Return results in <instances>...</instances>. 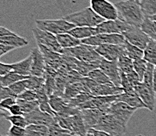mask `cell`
I'll return each instance as SVG.
<instances>
[{"instance_id":"obj_1","label":"cell","mask_w":156,"mask_h":136,"mask_svg":"<svg viewBox=\"0 0 156 136\" xmlns=\"http://www.w3.org/2000/svg\"><path fill=\"white\" fill-rule=\"evenodd\" d=\"M115 6L119 13V19L133 27L140 28L146 17L139 3L129 0H123L115 2Z\"/></svg>"},{"instance_id":"obj_4","label":"cell","mask_w":156,"mask_h":136,"mask_svg":"<svg viewBox=\"0 0 156 136\" xmlns=\"http://www.w3.org/2000/svg\"><path fill=\"white\" fill-rule=\"evenodd\" d=\"M126 126L127 124L118 119L113 114L107 113L101 117L94 128L103 131L112 136H122L125 134Z\"/></svg>"},{"instance_id":"obj_21","label":"cell","mask_w":156,"mask_h":136,"mask_svg":"<svg viewBox=\"0 0 156 136\" xmlns=\"http://www.w3.org/2000/svg\"><path fill=\"white\" fill-rule=\"evenodd\" d=\"M31 64H32V56L30 54L23 60L11 63V66L13 72L20 75L28 77L31 75Z\"/></svg>"},{"instance_id":"obj_44","label":"cell","mask_w":156,"mask_h":136,"mask_svg":"<svg viewBox=\"0 0 156 136\" xmlns=\"http://www.w3.org/2000/svg\"><path fill=\"white\" fill-rule=\"evenodd\" d=\"M17 99L16 98H9V99H3V100H1V103H0V107H1V110H7L10 107H12L13 105L17 103Z\"/></svg>"},{"instance_id":"obj_41","label":"cell","mask_w":156,"mask_h":136,"mask_svg":"<svg viewBox=\"0 0 156 136\" xmlns=\"http://www.w3.org/2000/svg\"><path fill=\"white\" fill-rule=\"evenodd\" d=\"M17 99H23L26 101H37V93L35 91L27 89L25 92L18 96Z\"/></svg>"},{"instance_id":"obj_34","label":"cell","mask_w":156,"mask_h":136,"mask_svg":"<svg viewBox=\"0 0 156 136\" xmlns=\"http://www.w3.org/2000/svg\"><path fill=\"white\" fill-rule=\"evenodd\" d=\"M139 4L146 18L156 15V0H142Z\"/></svg>"},{"instance_id":"obj_31","label":"cell","mask_w":156,"mask_h":136,"mask_svg":"<svg viewBox=\"0 0 156 136\" xmlns=\"http://www.w3.org/2000/svg\"><path fill=\"white\" fill-rule=\"evenodd\" d=\"M1 116L5 118L6 121L10 122L11 124L14 125V126L26 128L29 125L28 123V121H27V119H26L24 115H6L2 110Z\"/></svg>"},{"instance_id":"obj_55","label":"cell","mask_w":156,"mask_h":136,"mask_svg":"<svg viewBox=\"0 0 156 136\" xmlns=\"http://www.w3.org/2000/svg\"><path fill=\"white\" fill-rule=\"evenodd\" d=\"M136 136H144V135H143V134H137Z\"/></svg>"},{"instance_id":"obj_14","label":"cell","mask_w":156,"mask_h":136,"mask_svg":"<svg viewBox=\"0 0 156 136\" xmlns=\"http://www.w3.org/2000/svg\"><path fill=\"white\" fill-rule=\"evenodd\" d=\"M99 68L108 77L112 84L115 86L121 87V71L118 65V61H109L103 58Z\"/></svg>"},{"instance_id":"obj_46","label":"cell","mask_w":156,"mask_h":136,"mask_svg":"<svg viewBox=\"0 0 156 136\" xmlns=\"http://www.w3.org/2000/svg\"><path fill=\"white\" fill-rule=\"evenodd\" d=\"M12 71H13V68H12L11 64L0 63V76L1 77L6 75Z\"/></svg>"},{"instance_id":"obj_49","label":"cell","mask_w":156,"mask_h":136,"mask_svg":"<svg viewBox=\"0 0 156 136\" xmlns=\"http://www.w3.org/2000/svg\"><path fill=\"white\" fill-rule=\"evenodd\" d=\"M14 49H16V48H14V47L6 46V45L0 44V56H3L5 54L8 53L13 51Z\"/></svg>"},{"instance_id":"obj_43","label":"cell","mask_w":156,"mask_h":136,"mask_svg":"<svg viewBox=\"0 0 156 136\" xmlns=\"http://www.w3.org/2000/svg\"><path fill=\"white\" fill-rule=\"evenodd\" d=\"M26 133V128L17 127L14 125H11L8 131V135L9 136H24Z\"/></svg>"},{"instance_id":"obj_52","label":"cell","mask_w":156,"mask_h":136,"mask_svg":"<svg viewBox=\"0 0 156 136\" xmlns=\"http://www.w3.org/2000/svg\"><path fill=\"white\" fill-rule=\"evenodd\" d=\"M149 19H151V20H154V21H156V15H154V16H153V17H149Z\"/></svg>"},{"instance_id":"obj_20","label":"cell","mask_w":156,"mask_h":136,"mask_svg":"<svg viewBox=\"0 0 156 136\" xmlns=\"http://www.w3.org/2000/svg\"><path fill=\"white\" fill-rule=\"evenodd\" d=\"M117 101L123 102V103L128 104L129 107L136 109V110L141 108L147 109V106L143 103V101L140 99V98L136 94V92L131 94L123 92L122 94L119 95Z\"/></svg>"},{"instance_id":"obj_38","label":"cell","mask_w":156,"mask_h":136,"mask_svg":"<svg viewBox=\"0 0 156 136\" xmlns=\"http://www.w3.org/2000/svg\"><path fill=\"white\" fill-rule=\"evenodd\" d=\"M49 134L50 136H76L72 131L62 128L57 122L49 127Z\"/></svg>"},{"instance_id":"obj_6","label":"cell","mask_w":156,"mask_h":136,"mask_svg":"<svg viewBox=\"0 0 156 136\" xmlns=\"http://www.w3.org/2000/svg\"><path fill=\"white\" fill-rule=\"evenodd\" d=\"M35 25L36 28L55 35L68 33V31L75 28L74 24L69 23L64 18L58 20H36Z\"/></svg>"},{"instance_id":"obj_28","label":"cell","mask_w":156,"mask_h":136,"mask_svg":"<svg viewBox=\"0 0 156 136\" xmlns=\"http://www.w3.org/2000/svg\"><path fill=\"white\" fill-rule=\"evenodd\" d=\"M88 77L91 80H93L97 84H99V85H109V84H112V81L108 78V77L100 68H97V69L93 70L89 74Z\"/></svg>"},{"instance_id":"obj_11","label":"cell","mask_w":156,"mask_h":136,"mask_svg":"<svg viewBox=\"0 0 156 136\" xmlns=\"http://www.w3.org/2000/svg\"><path fill=\"white\" fill-rule=\"evenodd\" d=\"M131 25L125 21L117 19L115 20H105L97 27L98 35L100 34H122L126 31Z\"/></svg>"},{"instance_id":"obj_24","label":"cell","mask_w":156,"mask_h":136,"mask_svg":"<svg viewBox=\"0 0 156 136\" xmlns=\"http://www.w3.org/2000/svg\"><path fill=\"white\" fill-rule=\"evenodd\" d=\"M56 36H57L59 44L62 47L63 49L74 48V47L79 46L82 44L81 40L75 39L68 33L61 34V35H56Z\"/></svg>"},{"instance_id":"obj_42","label":"cell","mask_w":156,"mask_h":136,"mask_svg":"<svg viewBox=\"0 0 156 136\" xmlns=\"http://www.w3.org/2000/svg\"><path fill=\"white\" fill-rule=\"evenodd\" d=\"M9 98H16L17 99V96L12 92V90L9 87H2L1 86L0 88V99H9Z\"/></svg>"},{"instance_id":"obj_12","label":"cell","mask_w":156,"mask_h":136,"mask_svg":"<svg viewBox=\"0 0 156 136\" xmlns=\"http://www.w3.org/2000/svg\"><path fill=\"white\" fill-rule=\"evenodd\" d=\"M95 49L101 56L109 61H118L122 55H126L124 45H101Z\"/></svg>"},{"instance_id":"obj_39","label":"cell","mask_w":156,"mask_h":136,"mask_svg":"<svg viewBox=\"0 0 156 136\" xmlns=\"http://www.w3.org/2000/svg\"><path fill=\"white\" fill-rule=\"evenodd\" d=\"M147 63H148L144 59H137L133 60V69L134 71L138 74L139 77L140 78L141 81H143L144 75L145 74V71L147 70Z\"/></svg>"},{"instance_id":"obj_17","label":"cell","mask_w":156,"mask_h":136,"mask_svg":"<svg viewBox=\"0 0 156 136\" xmlns=\"http://www.w3.org/2000/svg\"><path fill=\"white\" fill-rule=\"evenodd\" d=\"M139 97L140 98L143 103L147 106V110L153 111L155 108V92L153 89H151L148 87L144 85L143 83H140L137 86L134 88Z\"/></svg>"},{"instance_id":"obj_47","label":"cell","mask_w":156,"mask_h":136,"mask_svg":"<svg viewBox=\"0 0 156 136\" xmlns=\"http://www.w3.org/2000/svg\"><path fill=\"white\" fill-rule=\"evenodd\" d=\"M8 111L10 113L11 115H24L22 110H21V108H20V107L17 103L9 107L8 109Z\"/></svg>"},{"instance_id":"obj_15","label":"cell","mask_w":156,"mask_h":136,"mask_svg":"<svg viewBox=\"0 0 156 136\" xmlns=\"http://www.w3.org/2000/svg\"><path fill=\"white\" fill-rule=\"evenodd\" d=\"M24 116L28 121V124L45 125L49 127L56 123L54 117L42 111L39 107L29 114H24Z\"/></svg>"},{"instance_id":"obj_8","label":"cell","mask_w":156,"mask_h":136,"mask_svg":"<svg viewBox=\"0 0 156 136\" xmlns=\"http://www.w3.org/2000/svg\"><path fill=\"white\" fill-rule=\"evenodd\" d=\"M32 33L38 46H43L57 53L63 54V49L57 41V36L48 31L36 28L32 29Z\"/></svg>"},{"instance_id":"obj_19","label":"cell","mask_w":156,"mask_h":136,"mask_svg":"<svg viewBox=\"0 0 156 136\" xmlns=\"http://www.w3.org/2000/svg\"><path fill=\"white\" fill-rule=\"evenodd\" d=\"M80 114L83 117L85 124L89 129L94 127L105 113L98 109H85L80 110Z\"/></svg>"},{"instance_id":"obj_25","label":"cell","mask_w":156,"mask_h":136,"mask_svg":"<svg viewBox=\"0 0 156 136\" xmlns=\"http://www.w3.org/2000/svg\"><path fill=\"white\" fill-rule=\"evenodd\" d=\"M30 76L25 77V76L20 75V74L12 71L9 73L8 74L2 77H0V82H1V86L2 87H9L10 85H13L15 83L18 82V81H23L29 78Z\"/></svg>"},{"instance_id":"obj_36","label":"cell","mask_w":156,"mask_h":136,"mask_svg":"<svg viewBox=\"0 0 156 136\" xmlns=\"http://www.w3.org/2000/svg\"><path fill=\"white\" fill-rule=\"evenodd\" d=\"M17 103L21 108L23 114H27L35 110V109L39 107V102L38 101H26L23 99H17Z\"/></svg>"},{"instance_id":"obj_13","label":"cell","mask_w":156,"mask_h":136,"mask_svg":"<svg viewBox=\"0 0 156 136\" xmlns=\"http://www.w3.org/2000/svg\"><path fill=\"white\" fill-rule=\"evenodd\" d=\"M136 110H137L136 109L129 107L126 103L116 101L111 106L107 113L113 114L118 119H119L126 124H127L131 117Z\"/></svg>"},{"instance_id":"obj_9","label":"cell","mask_w":156,"mask_h":136,"mask_svg":"<svg viewBox=\"0 0 156 136\" xmlns=\"http://www.w3.org/2000/svg\"><path fill=\"white\" fill-rule=\"evenodd\" d=\"M125 42V37L122 34H100L82 40L83 44L91 46L93 47H98L101 45L107 44L123 45Z\"/></svg>"},{"instance_id":"obj_27","label":"cell","mask_w":156,"mask_h":136,"mask_svg":"<svg viewBox=\"0 0 156 136\" xmlns=\"http://www.w3.org/2000/svg\"><path fill=\"white\" fill-rule=\"evenodd\" d=\"M24 136H50L49 127L45 125L29 124L26 127Z\"/></svg>"},{"instance_id":"obj_7","label":"cell","mask_w":156,"mask_h":136,"mask_svg":"<svg viewBox=\"0 0 156 136\" xmlns=\"http://www.w3.org/2000/svg\"><path fill=\"white\" fill-rule=\"evenodd\" d=\"M90 8L105 20L119 19V13L115 4L108 0H90Z\"/></svg>"},{"instance_id":"obj_53","label":"cell","mask_w":156,"mask_h":136,"mask_svg":"<svg viewBox=\"0 0 156 136\" xmlns=\"http://www.w3.org/2000/svg\"><path fill=\"white\" fill-rule=\"evenodd\" d=\"M140 1H142V0H136V2H137V3H140Z\"/></svg>"},{"instance_id":"obj_35","label":"cell","mask_w":156,"mask_h":136,"mask_svg":"<svg viewBox=\"0 0 156 136\" xmlns=\"http://www.w3.org/2000/svg\"><path fill=\"white\" fill-rule=\"evenodd\" d=\"M25 83L27 89L36 92L38 89L44 86L46 80H45V77H39L31 75L28 79L25 80Z\"/></svg>"},{"instance_id":"obj_29","label":"cell","mask_w":156,"mask_h":136,"mask_svg":"<svg viewBox=\"0 0 156 136\" xmlns=\"http://www.w3.org/2000/svg\"><path fill=\"white\" fill-rule=\"evenodd\" d=\"M144 53V59L156 67V41L151 39Z\"/></svg>"},{"instance_id":"obj_33","label":"cell","mask_w":156,"mask_h":136,"mask_svg":"<svg viewBox=\"0 0 156 136\" xmlns=\"http://www.w3.org/2000/svg\"><path fill=\"white\" fill-rule=\"evenodd\" d=\"M140 29L152 40L156 41V21L145 18L140 26Z\"/></svg>"},{"instance_id":"obj_32","label":"cell","mask_w":156,"mask_h":136,"mask_svg":"<svg viewBox=\"0 0 156 136\" xmlns=\"http://www.w3.org/2000/svg\"><path fill=\"white\" fill-rule=\"evenodd\" d=\"M124 47H125L126 55L128 57H129L133 60L137 59H143L144 58V50L140 49L138 47L135 46H133L132 44L129 43L126 40L125 43H124Z\"/></svg>"},{"instance_id":"obj_48","label":"cell","mask_w":156,"mask_h":136,"mask_svg":"<svg viewBox=\"0 0 156 136\" xmlns=\"http://www.w3.org/2000/svg\"><path fill=\"white\" fill-rule=\"evenodd\" d=\"M87 132L91 134L93 136H112L110 134H108V133L105 132V131H103L98 130V129H95L94 128V127L89 128Z\"/></svg>"},{"instance_id":"obj_23","label":"cell","mask_w":156,"mask_h":136,"mask_svg":"<svg viewBox=\"0 0 156 136\" xmlns=\"http://www.w3.org/2000/svg\"><path fill=\"white\" fill-rule=\"evenodd\" d=\"M0 44L6 45V46H12L16 49H19L28 46V42L26 39L17 35H13V36L1 37L0 38Z\"/></svg>"},{"instance_id":"obj_50","label":"cell","mask_w":156,"mask_h":136,"mask_svg":"<svg viewBox=\"0 0 156 136\" xmlns=\"http://www.w3.org/2000/svg\"><path fill=\"white\" fill-rule=\"evenodd\" d=\"M13 35H17V34L11 31L8 28H5V27H1L0 28V38L6 37V36H13Z\"/></svg>"},{"instance_id":"obj_56","label":"cell","mask_w":156,"mask_h":136,"mask_svg":"<svg viewBox=\"0 0 156 136\" xmlns=\"http://www.w3.org/2000/svg\"><path fill=\"white\" fill-rule=\"evenodd\" d=\"M1 136H3V135H1ZM6 136H9V135H6Z\"/></svg>"},{"instance_id":"obj_30","label":"cell","mask_w":156,"mask_h":136,"mask_svg":"<svg viewBox=\"0 0 156 136\" xmlns=\"http://www.w3.org/2000/svg\"><path fill=\"white\" fill-rule=\"evenodd\" d=\"M118 65L120 71L126 74H130L134 71L133 60L126 55H122L118 59Z\"/></svg>"},{"instance_id":"obj_45","label":"cell","mask_w":156,"mask_h":136,"mask_svg":"<svg viewBox=\"0 0 156 136\" xmlns=\"http://www.w3.org/2000/svg\"><path fill=\"white\" fill-rule=\"evenodd\" d=\"M126 75H127V77H128L129 81V83H130V85H132L133 88L137 86L139 84H140V83L142 82L139 76H138V74H136L135 71H133V73H130V74H126Z\"/></svg>"},{"instance_id":"obj_40","label":"cell","mask_w":156,"mask_h":136,"mask_svg":"<svg viewBox=\"0 0 156 136\" xmlns=\"http://www.w3.org/2000/svg\"><path fill=\"white\" fill-rule=\"evenodd\" d=\"M9 88H10L12 90V92L18 97V96H20V94H22L23 92H25V91L27 90L25 80H23V81H20L17 83H15L13 85H10Z\"/></svg>"},{"instance_id":"obj_51","label":"cell","mask_w":156,"mask_h":136,"mask_svg":"<svg viewBox=\"0 0 156 136\" xmlns=\"http://www.w3.org/2000/svg\"><path fill=\"white\" fill-rule=\"evenodd\" d=\"M153 90L156 93V67L154 68V81H153Z\"/></svg>"},{"instance_id":"obj_22","label":"cell","mask_w":156,"mask_h":136,"mask_svg":"<svg viewBox=\"0 0 156 136\" xmlns=\"http://www.w3.org/2000/svg\"><path fill=\"white\" fill-rule=\"evenodd\" d=\"M69 35L73 36L79 40H84L93 37L98 35V31L96 28H90V27H75L73 29L68 32Z\"/></svg>"},{"instance_id":"obj_5","label":"cell","mask_w":156,"mask_h":136,"mask_svg":"<svg viewBox=\"0 0 156 136\" xmlns=\"http://www.w3.org/2000/svg\"><path fill=\"white\" fill-rule=\"evenodd\" d=\"M55 121L62 128L72 131L76 136H87L88 128L87 127L81 114L68 117L55 116Z\"/></svg>"},{"instance_id":"obj_37","label":"cell","mask_w":156,"mask_h":136,"mask_svg":"<svg viewBox=\"0 0 156 136\" xmlns=\"http://www.w3.org/2000/svg\"><path fill=\"white\" fill-rule=\"evenodd\" d=\"M155 66L154 65L147 63V70L145 71V74L144 75L143 81L142 83L144 85L148 87L151 89H153V81H154V72Z\"/></svg>"},{"instance_id":"obj_10","label":"cell","mask_w":156,"mask_h":136,"mask_svg":"<svg viewBox=\"0 0 156 136\" xmlns=\"http://www.w3.org/2000/svg\"><path fill=\"white\" fill-rule=\"evenodd\" d=\"M122 35L125 37L129 43L135 46L142 50H144L151 39L140 29V28L131 26Z\"/></svg>"},{"instance_id":"obj_18","label":"cell","mask_w":156,"mask_h":136,"mask_svg":"<svg viewBox=\"0 0 156 136\" xmlns=\"http://www.w3.org/2000/svg\"><path fill=\"white\" fill-rule=\"evenodd\" d=\"M124 92L122 87L115 86L113 84L99 85L95 83L90 88V93L94 96H117Z\"/></svg>"},{"instance_id":"obj_3","label":"cell","mask_w":156,"mask_h":136,"mask_svg":"<svg viewBox=\"0 0 156 136\" xmlns=\"http://www.w3.org/2000/svg\"><path fill=\"white\" fill-rule=\"evenodd\" d=\"M63 55L73 57L81 62L87 63L90 64L100 67V63L103 59L97 53L95 47L85 45L82 43L80 46L71 49H65L63 50Z\"/></svg>"},{"instance_id":"obj_26","label":"cell","mask_w":156,"mask_h":136,"mask_svg":"<svg viewBox=\"0 0 156 136\" xmlns=\"http://www.w3.org/2000/svg\"><path fill=\"white\" fill-rule=\"evenodd\" d=\"M50 104L53 110L57 114H59L62 112L69 105V103L63 96L52 95L51 96H50Z\"/></svg>"},{"instance_id":"obj_54","label":"cell","mask_w":156,"mask_h":136,"mask_svg":"<svg viewBox=\"0 0 156 136\" xmlns=\"http://www.w3.org/2000/svg\"><path fill=\"white\" fill-rule=\"evenodd\" d=\"M129 1H132V2H136V0H129Z\"/></svg>"},{"instance_id":"obj_2","label":"cell","mask_w":156,"mask_h":136,"mask_svg":"<svg viewBox=\"0 0 156 136\" xmlns=\"http://www.w3.org/2000/svg\"><path fill=\"white\" fill-rule=\"evenodd\" d=\"M63 18L75 27H90L97 28L98 25L105 21V19L98 16L90 7L79 10L78 12L70 13Z\"/></svg>"},{"instance_id":"obj_16","label":"cell","mask_w":156,"mask_h":136,"mask_svg":"<svg viewBox=\"0 0 156 136\" xmlns=\"http://www.w3.org/2000/svg\"><path fill=\"white\" fill-rule=\"evenodd\" d=\"M30 54L32 56L31 75L35 76V77H44L45 74H46V62L43 55L39 48L32 49Z\"/></svg>"}]
</instances>
